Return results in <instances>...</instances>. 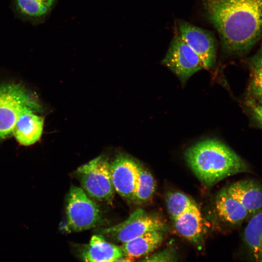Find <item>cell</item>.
<instances>
[{"label": "cell", "mask_w": 262, "mask_h": 262, "mask_svg": "<svg viewBox=\"0 0 262 262\" xmlns=\"http://www.w3.org/2000/svg\"><path fill=\"white\" fill-rule=\"evenodd\" d=\"M223 49L244 53L262 37V0H201Z\"/></svg>", "instance_id": "1"}, {"label": "cell", "mask_w": 262, "mask_h": 262, "mask_svg": "<svg viewBox=\"0 0 262 262\" xmlns=\"http://www.w3.org/2000/svg\"><path fill=\"white\" fill-rule=\"evenodd\" d=\"M162 64L175 73L182 83L204 68L199 57L178 33L172 40Z\"/></svg>", "instance_id": "7"}, {"label": "cell", "mask_w": 262, "mask_h": 262, "mask_svg": "<svg viewBox=\"0 0 262 262\" xmlns=\"http://www.w3.org/2000/svg\"><path fill=\"white\" fill-rule=\"evenodd\" d=\"M251 107L254 118L262 127V103L253 104Z\"/></svg>", "instance_id": "23"}, {"label": "cell", "mask_w": 262, "mask_h": 262, "mask_svg": "<svg viewBox=\"0 0 262 262\" xmlns=\"http://www.w3.org/2000/svg\"><path fill=\"white\" fill-rule=\"evenodd\" d=\"M110 169L115 192L126 199L133 201L137 179V162L119 155L110 163Z\"/></svg>", "instance_id": "9"}, {"label": "cell", "mask_w": 262, "mask_h": 262, "mask_svg": "<svg viewBox=\"0 0 262 262\" xmlns=\"http://www.w3.org/2000/svg\"><path fill=\"white\" fill-rule=\"evenodd\" d=\"M173 220L177 231L186 239L196 242L201 237L203 218L196 204Z\"/></svg>", "instance_id": "14"}, {"label": "cell", "mask_w": 262, "mask_h": 262, "mask_svg": "<svg viewBox=\"0 0 262 262\" xmlns=\"http://www.w3.org/2000/svg\"><path fill=\"white\" fill-rule=\"evenodd\" d=\"M156 183L147 170L137 162V179L133 201L142 203L149 200L155 192Z\"/></svg>", "instance_id": "17"}, {"label": "cell", "mask_w": 262, "mask_h": 262, "mask_svg": "<svg viewBox=\"0 0 262 262\" xmlns=\"http://www.w3.org/2000/svg\"><path fill=\"white\" fill-rule=\"evenodd\" d=\"M66 214L67 224L73 230L90 229L99 222L100 211L84 190L79 187H71L67 197Z\"/></svg>", "instance_id": "5"}, {"label": "cell", "mask_w": 262, "mask_h": 262, "mask_svg": "<svg viewBox=\"0 0 262 262\" xmlns=\"http://www.w3.org/2000/svg\"><path fill=\"white\" fill-rule=\"evenodd\" d=\"M215 208L220 218L232 225L241 223L249 215L245 207L232 196L226 188L223 189L217 195Z\"/></svg>", "instance_id": "13"}, {"label": "cell", "mask_w": 262, "mask_h": 262, "mask_svg": "<svg viewBox=\"0 0 262 262\" xmlns=\"http://www.w3.org/2000/svg\"><path fill=\"white\" fill-rule=\"evenodd\" d=\"M76 174L82 189L91 197L112 203L115 196L110 164L101 156L80 166Z\"/></svg>", "instance_id": "4"}, {"label": "cell", "mask_w": 262, "mask_h": 262, "mask_svg": "<svg viewBox=\"0 0 262 262\" xmlns=\"http://www.w3.org/2000/svg\"><path fill=\"white\" fill-rule=\"evenodd\" d=\"M142 261L148 262H173L175 261V255L170 250H166L154 254Z\"/></svg>", "instance_id": "21"}, {"label": "cell", "mask_w": 262, "mask_h": 262, "mask_svg": "<svg viewBox=\"0 0 262 262\" xmlns=\"http://www.w3.org/2000/svg\"><path fill=\"white\" fill-rule=\"evenodd\" d=\"M15 3L19 13L30 20L42 17L50 8L41 0H15Z\"/></svg>", "instance_id": "18"}, {"label": "cell", "mask_w": 262, "mask_h": 262, "mask_svg": "<svg viewBox=\"0 0 262 262\" xmlns=\"http://www.w3.org/2000/svg\"><path fill=\"white\" fill-rule=\"evenodd\" d=\"M81 255L85 262H116L124 253L122 247L107 241L101 235H95Z\"/></svg>", "instance_id": "12"}, {"label": "cell", "mask_w": 262, "mask_h": 262, "mask_svg": "<svg viewBox=\"0 0 262 262\" xmlns=\"http://www.w3.org/2000/svg\"><path fill=\"white\" fill-rule=\"evenodd\" d=\"M165 228L160 218L139 209L124 221L104 229L102 232L111 240L123 244L148 232L163 231Z\"/></svg>", "instance_id": "6"}, {"label": "cell", "mask_w": 262, "mask_h": 262, "mask_svg": "<svg viewBox=\"0 0 262 262\" xmlns=\"http://www.w3.org/2000/svg\"><path fill=\"white\" fill-rule=\"evenodd\" d=\"M253 71L262 72V47L251 60Z\"/></svg>", "instance_id": "22"}, {"label": "cell", "mask_w": 262, "mask_h": 262, "mask_svg": "<svg viewBox=\"0 0 262 262\" xmlns=\"http://www.w3.org/2000/svg\"><path fill=\"white\" fill-rule=\"evenodd\" d=\"M38 111L29 109L23 112L16 121L12 134L21 145L28 146L34 144L41 137L44 118L36 115Z\"/></svg>", "instance_id": "10"}, {"label": "cell", "mask_w": 262, "mask_h": 262, "mask_svg": "<svg viewBox=\"0 0 262 262\" xmlns=\"http://www.w3.org/2000/svg\"><path fill=\"white\" fill-rule=\"evenodd\" d=\"M227 189L232 196L245 207L249 215H253L262 208V186L256 181L239 180Z\"/></svg>", "instance_id": "11"}, {"label": "cell", "mask_w": 262, "mask_h": 262, "mask_svg": "<svg viewBox=\"0 0 262 262\" xmlns=\"http://www.w3.org/2000/svg\"><path fill=\"white\" fill-rule=\"evenodd\" d=\"M35 98L20 83L0 85V140L11 133L19 115L29 109L39 111Z\"/></svg>", "instance_id": "3"}, {"label": "cell", "mask_w": 262, "mask_h": 262, "mask_svg": "<svg viewBox=\"0 0 262 262\" xmlns=\"http://www.w3.org/2000/svg\"><path fill=\"white\" fill-rule=\"evenodd\" d=\"M251 88L253 93L262 103V72L253 71Z\"/></svg>", "instance_id": "20"}, {"label": "cell", "mask_w": 262, "mask_h": 262, "mask_svg": "<svg viewBox=\"0 0 262 262\" xmlns=\"http://www.w3.org/2000/svg\"><path fill=\"white\" fill-rule=\"evenodd\" d=\"M244 240L252 258L262 262V208L252 215L245 229Z\"/></svg>", "instance_id": "16"}, {"label": "cell", "mask_w": 262, "mask_h": 262, "mask_svg": "<svg viewBox=\"0 0 262 262\" xmlns=\"http://www.w3.org/2000/svg\"></svg>", "instance_id": "26"}, {"label": "cell", "mask_w": 262, "mask_h": 262, "mask_svg": "<svg viewBox=\"0 0 262 262\" xmlns=\"http://www.w3.org/2000/svg\"><path fill=\"white\" fill-rule=\"evenodd\" d=\"M163 239L161 231L145 233L123 244L122 248L124 256L135 259L147 255L158 247Z\"/></svg>", "instance_id": "15"}, {"label": "cell", "mask_w": 262, "mask_h": 262, "mask_svg": "<svg viewBox=\"0 0 262 262\" xmlns=\"http://www.w3.org/2000/svg\"><path fill=\"white\" fill-rule=\"evenodd\" d=\"M134 258L127 256H124L117 260L116 262H130L134 261Z\"/></svg>", "instance_id": "24"}, {"label": "cell", "mask_w": 262, "mask_h": 262, "mask_svg": "<svg viewBox=\"0 0 262 262\" xmlns=\"http://www.w3.org/2000/svg\"><path fill=\"white\" fill-rule=\"evenodd\" d=\"M43 2H44L47 5H48L49 8L51 7L53 4L54 0H41Z\"/></svg>", "instance_id": "25"}, {"label": "cell", "mask_w": 262, "mask_h": 262, "mask_svg": "<svg viewBox=\"0 0 262 262\" xmlns=\"http://www.w3.org/2000/svg\"><path fill=\"white\" fill-rule=\"evenodd\" d=\"M178 34L196 52L203 68L211 69L216 64L217 43L213 33L183 20L178 22Z\"/></svg>", "instance_id": "8"}, {"label": "cell", "mask_w": 262, "mask_h": 262, "mask_svg": "<svg viewBox=\"0 0 262 262\" xmlns=\"http://www.w3.org/2000/svg\"><path fill=\"white\" fill-rule=\"evenodd\" d=\"M184 155L196 176L208 186L249 170L239 156L215 139H207L196 144L186 151Z\"/></svg>", "instance_id": "2"}, {"label": "cell", "mask_w": 262, "mask_h": 262, "mask_svg": "<svg viewBox=\"0 0 262 262\" xmlns=\"http://www.w3.org/2000/svg\"><path fill=\"white\" fill-rule=\"evenodd\" d=\"M166 202L168 212L172 219L196 204L189 196L178 192L169 193L166 196Z\"/></svg>", "instance_id": "19"}]
</instances>
